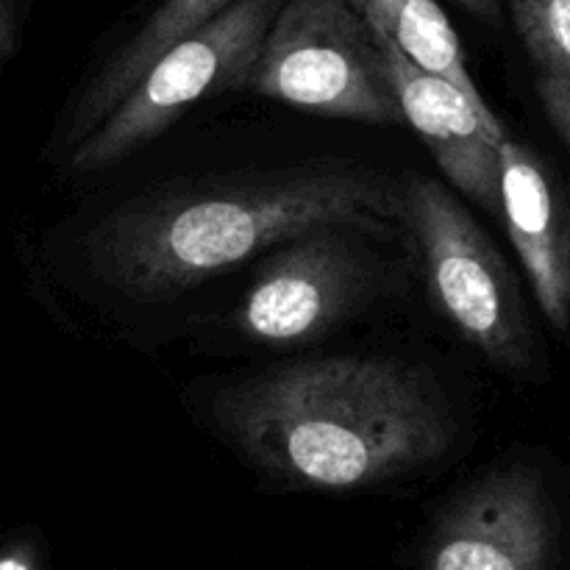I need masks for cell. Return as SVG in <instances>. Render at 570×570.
I'll list each match as a JSON object with an SVG mask.
<instances>
[{
  "mask_svg": "<svg viewBox=\"0 0 570 570\" xmlns=\"http://www.w3.org/2000/svg\"><path fill=\"white\" fill-rule=\"evenodd\" d=\"M239 454L287 488L351 493L438 462L449 415L415 371L390 360H312L256 376L217 399Z\"/></svg>",
  "mask_w": 570,
  "mask_h": 570,
  "instance_id": "cell-1",
  "label": "cell"
},
{
  "mask_svg": "<svg viewBox=\"0 0 570 570\" xmlns=\"http://www.w3.org/2000/svg\"><path fill=\"white\" fill-rule=\"evenodd\" d=\"M401 200L384 178L343 167L178 189L111 212L89 237L95 271L122 295L156 301L321 228H384Z\"/></svg>",
  "mask_w": 570,
  "mask_h": 570,
  "instance_id": "cell-2",
  "label": "cell"
},
{
  "mask_svg": "<svg viewBox=\"0 0 570 570\" xmlns=\"http://www.w3.org/2000/svg\"><path fill=\"white\" fill-rule=\"evenodd\" d=\"M245 89L323 117L404 120L371 26L351 0H284Z\"/></svg>",
  "mask_w": 570,
  "mask_h": 570,
  "instance_id": "cell-3",
  "label": "cell"
},
{
  "mask_svg": "<svg viewBox=\"0 0 570 570\" xmlns=\"http://www.w3.org/2000/svg\"><path fill=\"white\" fill-rule=\"evenodd\" d=\"M284 0H237L223 14L167 48L117 104V109L72 148V173L117 165L170 128L209 95L245 89L267 31Z\"/></svg>",
  "mask_w": 570,
  "mask_h": 570,
  "instance_id": "cell-4",
  "label": "cell"
},
{
  "mask_svg": "<svg viewBox=\"0 0 570 570\" xmlns=\"http://www.w3.org/2000/svg\"><path fill=\"white\" fill-rule=\"evenodd\" d=\"M404 206L421 245L429 289L456 332L499 367H529L532 340L521 293L488 234L432 178H415Z\"/></svg>",
  "mask_w": 570,
  "mask_h": 570,
  "instance_id": "cell-5",
  "label": "cell"
},
{
  "mask_svg": "<svg viewBox=\"0 0 570 570\" xmlns=\"http://www.w3.org/2000/svg\"><path fill=\"white\" fill-rule=\"evenodd\" d=\"M557 515L532 468L488 473L445 504L412 570H554Z\"/></svg>",
  "mask_w": 570,
  "mask_h": 570,
  "instance_id": "cell-6",
  "label": "cell"
},
{
  "mask_svg": "<svg viewBox=\"0 0 570 570\" xmlns=\"http://www.w3.org/2000/svg\"><path fill=\"white\" fill-rule=\"evenodd\" d=\"M371 287V267L337 228L309 232L262 265L237 328L259 343H306L351 315Z\"/></svg>",
  "mask_w": 570,
  "mask_h": 570,
  "instance_id": "cell-7",
  "label": "cell"
},
{
  "mask_svg": "<svg viewBox=\"0 0 570 570\" xmlns=\"http://www.w3.org/2000/svg\"><path fill=\"white\" fill-rule=\"evenodd\" d=\"M384 76L401 117L432 150L443 176L484 209L501 212V142L460 87L412 65L390 39L373 31Z\"/></svg>",
  "mask_w": 570,
  "mask_h": 570,
  "instance_id": "cell-8",
  "label": "cell"
},
{
  "mask_svg": "<svg viewBox=\"0 0 570 570\" xmlns=\"http://www.w3.org/2000/svg\"><path fill=\"white\" fill-rule=\"evenodd\" d=\"M501 215L557 332L570 328V206L532 148L507 134L501 142Z\"/></svg>",
  "mask_w": 570,
  "mask_h": 570,
  "instance_id": "cell-9",
  "label": "cell"
},
{
  "mask_svg": "<svg viewBox=\"0 0 570 570\" xmlns=\"http://www.w3.org/2000/svg\"><path fill=\"white\" fill-rule=\"evenodd\" d=\"M232 3L237 0H165L89 83L83 98L78 100L67 139L78 145L83 137H89L167 48L204 28Z\"/></svg>",
  "mask_w": 570,
  "mask_h": 570,
  "instance_id": "cell-10",
  "label": "cell"
},
{
  "mask_svg": "<svg viewBox=\"0 0 570 570\" xmlns=\"http://www.w3.org/2000/svg\"><path fill=\"white\" fill-rule=\"evenodd\" d=\"M351 3L365 17L371 31L390 39L421 70L434 72V76L460 87L476 106L479 115L484 117V122L499 137H507L504 126L473 83L460 37H456L449 14L440 9L438 0H351Z\"/></svg>",
  "mask_w": 570,
  "mask_h": 570,
  "instance_id": "cell-11",
  "label": "cell"
},
{
  "mask_svg": "<svg viewBox=\"0 0 570 570\" xmlns=\"http://www.w3.org/2000/svg\"><path fill=\"white\" fill-rule=\"evenodd\" d=\"M510 11L534 70L570 76V0H510Z\"/></svg>",
  "mask_w": 570,
  "mask_h": 570,
  "instance_id": "cell-12",
  "label": "cell"
},
{
  "mask_svg": "<svg viewBox=\"0 0 570 570\" xmlns=\"http://www.w3.org/2000/svg\"><path fill=\"white\" fill-rule=\"evenodd\" d=\"M538 95L546 117L570 148V76L562 72H538Z\"/></svg>",
  "mask_w": 570,
  "mask_h": 570,
  "instance_id": "cell-13",
  "label": "cell"
},
{
  "mask_svg": "<svg viewBox=\"0 0 570 570\" xmlns=\"http://www.w3.org/2000/svg\"><path fill=\"white\" fill-rule=\"evenodd\" d=\"M0 570H48L42 543L31 534L11 540L0 549Z\"/></svg>",
  "mask_w": 570,
  "mask_h": 570,
  "instance_id": "cell-14",
  "label": "cell"
},
{
  "mask_svg": "<svg viewBox=\"0 0 570 570\" xmlns=\"http://www.w3.org/2000/svg\"><path fill=\"white\" fill-rule=\"evenodd\" d=\"M11 50H14V14L9 0H0V65L9 59Z\"/></svg>",
  "mask_w": 570,
  "mask_h": 570,
  "instance_id": "cell-15",
  "label": "cell"
},
{
  "mask_svg": "<svg viewBox=\"0 0 570 570\" xmlns=\"http://www.w3.org/2000/svg\"><path fill=\"white\" fill-rule=\"evenodd\" d=\"M456 3H462L465 9H471L473 14L482 17V20H499V0H456Z\"/></svg>",
  "mask_w": 570,
  "mask_h": 570,
  "instance_id": "cell-16",
  "label": "cell"
}]
</instances>
